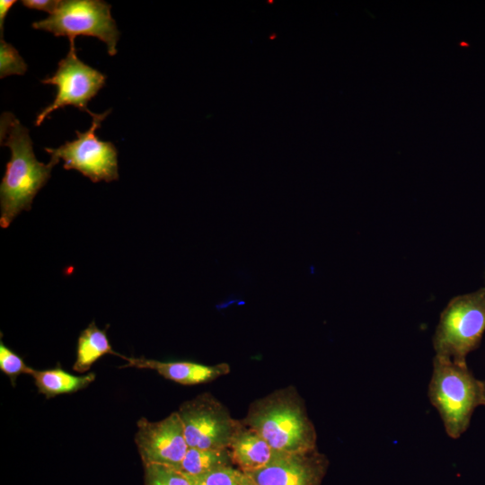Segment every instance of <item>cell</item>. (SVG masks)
Returning <instances> with one entry per match:
<instances>
[{"instance_id":"cell-1","label":"cell","mask_w":485,"mask_h":485,"mask_svg":"<svg viewBox=\"0 0 485 485\" xmlns=\"http://www.w3.org/2000/svg\"><path fill=\"white\" fill-rule=\"evenodd\" d=\"M0 143L11 151L0 184V225L7 228L22 210L31 208L33 198L59 161L50 157L48 163L39 162L28 128L10 112L0 119Z\"/></svg>"},{"instance_id":"cell-2","label":"cell","mask_w":485,"mask_h":485,"mask_svg":"<svg viewBox=\"0 0 485 485\" xmlns=\"http://www.w3.org/2000/svg\"><path fill=\"white\" fill-rule=\"evenodd\" d=\"M276 451L295 454L317 448V434L304 401L289 385L253 401L242 419Z\"/></svg>"},{"instance_id":"cell-3","label":"cell","mask_w":485,"mask_h":485,"mask_svg":"<svg viewBox=\"0 0 485 485\" xmlns=\"http://www.w3.org/2000/svg\"><path fill=\"white\" fill-rule=\"evenodd\" d=\"M428 396L446 434L456 439L468 429L475 409L483 405V381L472 374L467 364L435 355Z\"/></svg>"},{"instance_id":"cell-4","label":"cell","mask_w":485,"mask_h":485,"mask_svg":"<svg viewBox=\"0 0 485 485\" xmlns=\"http://www.w3.org/2000/svg\"><path fill=\"white\" fill-rule=\"evenodd\" d=\"M485 332V287L452 298L443 310L435 334L436 356L467 364Z\"/></svg>"},{"instance_id":"cell-5","label":"cell","mask_w":485,"mask_h":485,"mask_svg":"<svg viewBox=\"0 0 485 485\" xmlns=\"http://www.w3.org/2000/svg\"><path fill=\"white\" fill-rule=\"evenodd\" d=\"M111 5L101 0H65L47 18L34 22L32 28L51 32L56 37L66 36L70 48L76 49L77 36H92L107 46L110 56L117 53L119 38L116 22L110 14Z\"/></svg>"},{"instance_id":"cell-6","label":"cell","mask_w":485,"mask_h":485,"mask_svg":"<svg viewBox=\"0 0 485 485\" xmlns=\"http://www.w3.org/2000/svg\"><path fill=\"white\" fill-rule=\"evenodd\" d=\"M177 412L189 447L228 448L242 427V420L234 419L229 410L209 392L183 401Z\"/></svg>"},{"instance_id":"cell-7","label":"cell","mask_w":485,"mask_h":485,"mask_svg":"<svg viewBox=\"0 0 485 485\" xmlns=\"http://www.w3.org/2000/svg\"><path fill=\"white\" fill-rule=\"evenodd\" d=\"M110 110L92 117V125L84 132L75 131L77 138L66 141L57 148L46 147L50 157L64 161V169L76 170L93 182H110L119 179L118 152L111 142L101 141L96 136L101 121Z\"/></svg>"},{"instance_id":"cell-8","label":"cell","mask_w":485,"mask_h":485,"mask_svg":"<svg viewBox=\"0 0 485 485\" xmlns=\"http://www.w3.org/2000/svg\"><path fill=\"white\" fill-rule=\"evenodd\" d=\"M106 75L81 61L76 49H69L65 58L58 62L57 69L52 76L41 81L45 84H53L57 88L52 103L46 106L36 118V126L57 109L74 106L92 117L87 104L105 85Z\"/></svg>"},{"instance_id":"cell-9","label":"cell","mask_w":485,"mask_h":485,"mask_svg":"<svg viewBox=\"0 0 485 485\" xmlns=\"http://www.w3.org/2000/svg\"><path fill=\"white\" fill-rule=\"evenodd\" d=\"M137 426L135 443L143 464H162L176 469L189 449L177 410L158 421L141 418Z\"/></svg>"},{"instance_id":"cell-10","label":"cell","mask_w":485,"mask_h":485,"mask_svg":"<svg viewBox=\"0 0 485 485\" xmlns=\"http://www.w3.org/2000/svg\"><path fill=\"white\" fill-rule=\"evenodd\" d=\"M328 467V458L315 448L279 453L268 465L245 473L260 485H322Z\"/></svg>"},{"instance_id":"cell-11","label":"cell","mask_w":485,"mask_h":485,"mask_svg":"<svg viewBox=\"0 0 485 485\" xmlns=\"http://www.w3.org/2000/svg\"><path fill=\"white\" fill-rule=\"evenodd\" d=\"M121 357L127 361L125 367L154 370L163 378L184 385L208 383L230 372L227 363L203 365L191 361H159L124 356Z\"/></svg>"},{"instance_id":"cell-12","label":"cell","mask_w":485,"mask_h":485,"mask_svg":"<svg viewBox=\"0 0 485 485\" xmlns=\"http://www.w3.org/2000/svg\"><path fill=\"white\" fill-rule=\"evenodd\" d=\"M228 449L234 466L242 472L268 465L280 453L274 450L257 431L244 425L242 421Z\"/></svg>"},{"instance_id":"cell-13","label":"cell","mask_w":485,"mask_h":485,"mask_svg":"<svg viewBox=\"0 0 485 485\" xmlns=\"http://www.w3.org/2000/svg\"><path fill=\"white\" fill-rule=\"evenodd\" d=\"M30 375L33 378L38 392L47 399L76 392L85 389L95 380L94 373L75 375L64 370L60 366L44 370L33 368Z\"/></svg>"},{"instance_id":"cell-14","label":"cell","mask_w":485,"mask_h":485,"mask_svg":"<svg viewBox=\"0 0 485 485\" xmlns=\"http://www.w3.org/2000/svg\"><path fill=\"white\" fill-rule=\"evenodd\" d=\"M106 354L122 357L113 350L106 331L101 330L94 322H92L78 337L73 370L80 374L85 373Z\"/></svg>"},{"instance_id":"cell-15","label":"cell","mask_w":485,"mask_h":485,"mask_svg":"<svg viewBox=\"0 0 485 485\" xmlns=\"http://www.w3.org/2000/svg\"><path fill=\"white\" fill-rule=\"evenodd\" d=\"M229 466H234V464L228 448L189 447L176 469L188 477H197L213 470Z\"/></svg>"},{"instance_id":"cell-16","label":"cell","mask_w":485,"mask_h":485,"mask_svg":"<svg viewBox=\"0 0 485 485\" xmlns=\"http://www.w3.org/2000/svg\"><path fill=\"white\" fill-rule=\"evenodd\" d=\"M145 485H193L191 480L177 469L162 464H147Z\"/></svg>"},{"instance_id":"cell-17","label":"cell","mask_w":485,"mask_h":485,"mask_svg":"<svg viewBox=\"0 0 485 485\" xmlns=\"http://www.w3.org/2000/svg\"><path fill=\"white\" fill-rule=\"evenodd\" d=\"M27 71V64L18 50L4 39L0 40V77L22 75Z\"/></svg>"},{"instance_id":"cell-18","label":"cell","mask_w":485,"mask_h":485,"mask_svg":"<svg viewBox=\"0 0 485 485\" xmlns=\"http://www.w3.org/2000/svg\"><path fill=\"white\" fill-rule=\"evenodd\" d=\"M0 370L10 379L13 386L17 377L22 374L31 375L33 368L11 348L0 342Z\"/></svg>"},{"instance_id":"cell-19","label":"cell","mask_w":485,"mask_h":485,"mask_svg":"<svg viewBox=\"0 0 485 485\" xmlns=\"http://www.w3.org/2000/svg\"><path fill=\"white\" fill-rule=\"evenodd\" d=\"M242 472L234 466L222 467L205 474L190 477L193 485H240Z\"/></svg>"},{"instance_id":"cell-20","label":"cell","mask_w":485,"mask_h":485,"mask_svg":"<svg viewBox=\"0 0 485 485\" xmlns=\"http://www.w3.org/2000/svg\"><path fill=\"white\" fill-rule=\"evenodd\" d=\"M60 0H23L22 4L23 6L38 10L44 11L49 14H52L59 6Z\"/></svg>"},{"instance_id":"cell-21","label":"cell","mask_w":485,"mask_h":485,"mask_svg":"<svg viewBox=\"0 0 485 485\" xmlns=\"http://www.w3.org/2000/svg\"><path fill=\"white\" fill-rule=\"evenodd\" d=\"M16 3L14 0H1L0 1V35L1 39H3V31H4V19L6 17L7 13L10 11L12 6Z\"/></svg>"},{"instance_id":"cell-22","label":"cell","mask_w":485,"mask_h":485,"mask_svg":"<svg viewBox=\"0 0 485 485\" xmlns=\"http://www.w3.org/2000/svg\"><path fill=\"white\" fill-rule=\"evenodd\" d=\"M240 485H260L258 482H256L250 475H248L245 472H242Z\"/></svg>"},{"instance_id":"cell-23","label":"cell","mask_w":485,"mask_h":485,"mask_svg":"<svg viewBox=\"0 0 485 485\" xmlns=\"http://www.w3.org/2000/svg\"><path fill=\"white\" fill-rule=\"evenodd\" d=\"M483 406H485V381H483Z\"/></svg>"},{"instance_id":"cell-24","label":"cell","mask_w":485,"mask_h":485,"mask_svg":"<svg viewBox=\"0 0 485 485\" xmlns=\"http://www.w3.org/2000/svg\"><path fill=\"white\" fill-rule=\"evenodd\" d=\"M193 484V483H192Z\"/></svg>"},{"instance_id":"cell-25","label":"cell","mask_w":485,"mask_h":485,"mask_svg":"<svg viewBox=\"0 0 485 485\" xmlns=\"http://www.w3.org/2000/svg\"></svg>"}]
</instances>
